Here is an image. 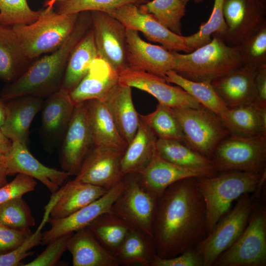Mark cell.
I'll return each instance as SVG.
<instances>
[{
	"instance_id": "obj_29",
	"label": "cell",
	"mask_w": 266,
	"mask_h": 266,
	"mask_svg": "<svg viewBox=\"0 0 266 266\" xmlns=\"http://www.w3.org/2000/svg\"><path fill=\"white\" fill-rule=\"evenodd\" d=\"M103 100L121 135L128 144L135 135L140 121L133 103L131 87L119 84Z\"/></svg>"
},
{
	"instance_id": "obj_47",
	"label": "cell",
	"mask_w": 266,
	"mask_h": 266,
	"mask_svg": "<svg viewBox=\"0 0 266 266\" xmlns=\"http://www.w3.org/2000/svg\"><path fill=\"white\" fill-rule=\"evenodd\" d=\"M150 266H203V262L201 255L194 247L170 258H162L156 255Z\"/></svg>"
},
{
	"instance_id": "obj_7",
	"label": "cell",
	"mask_w": 266,
	"mask_h": 266,
	"mask_svg": "<svg viewBox=\"0 0 266 266\" xmlns=\"http://www.w3.org/2000/svg\"><path fill=\"white\" fill-rule=\"evenodd\" d=\"M124 188L113 203L112 212L132 228L153 237V227L159 197L140 181L138 174L123 178Z\"/></svg>"
},
{
	"instance_id": "obj_20",
	"label": "cell",
	"mask_w": 266,
	"mask_h": 266,
	"mask_svg": "<svg viewBox=\"0 0 266 266\" xmlns=\"http://www.w3.org/2000/svg\"><path fill=\"white\" fill-rule=\"evenodd\" d=\"M213 166L191 168L180 166L162 158L156 151L148 165L137 173L141 183L159 197L172 184L189 177L212 176L217 174Z\"/></svg>"
},
{
	"instance_id": "obj_49",
	"label": "cell",
	"mask_w": 266,
	"mask_h": 266,
	"mask_svg": "<svg viewBox=\"0 0 266 266\" xmlns=\"http://www.w3.org/2000/svg\"><path fill=\"white\" fill-rule=\"evenodd\" d=\"M254 102L266 106V65L258 68L254 78Z\"/></svg>"
},
{
	"instance_id": "obj_46",
	"label": "cell",
	"mask_w": 266,
	"mask_h": 266,
	"mask_svg": "<svg viewBox=\"0 0 266 266\" xmlns=\"http://www.w3.org/2000/svg\"><path fill=\"white\" fill-rule=\"evenodd\" d=\"M36 182L28 175L18 173L10 183L0 188V204L34 190Z\"/></svg>"
},
{
	"instance_id": "obj_41",
	"label": "cell",
	"mask_w": 266,
	"mask_h": 266,
	"mask_svg": "<svg viewBox=\"0 0 266 266\" xmlns=\"http://www.w3.org/2000/svg\"><path fill=\"white\" fill-rule=\"evenodd\" d=\"M149 0H64L59 1L56 12L72 14L98 11L110 13L116 8L129 3L142 4Z\"/></svg>"
},
{
	"instance_id": "obj_2",
	"label": "cell",
	"mask_w": 266,
	"mask_h": 266,
	"mask_svg": "<svg viewBox=\"0 0 266 266\" xmlns=\"http://www.w3.org/2000/svg\"><path fill=\"white\" fill-rule=\"evenodd\" d=\"M91 27L90 12L79 13L73 31L64 43L49 54L38 58L21 76L5 86L0 98L4 101L24 95L43 98L59 90L71 52Z\"/></svg>"
},
{
	"instance_id": "obj_11",
	"label": "cell",
	"mask_w": 266,
	"mask_h": 266,
	"mask_svg": "<svg viewBox=\"0 0 266 266\" xmlns=\"http://www.w3.org/2000/svg\"><path fill=\"white\" fill-rule=\"evenodd\" d=\"M90 14L98 57L119 74L129 67L126 27L107 13Z\"/></svg>"
},
{
	"instance_id": "obj_50",
	"label": "cell",
	"mask_w": 266,
	"mask_h": 266,
	"mask_svg": "<svg viewBox=\"0 0 266 266\" xmlns=\"http://www.w3.org/2000/svg\"><path fill=\"white\" fill-rule=\"evenodd\" d=\"M8 169L5 155L0 153V188L8 183Z\"/></svg>"
},
{
	"instance_id": "obj_39",
	"label": "cell",
	"mask_w": 266,
	"mask_h": 266,
	"mask_svg": "<svg viewBox=\"0 0 266 266\" xmlns=\"http://www.w3.org/2000/svg\"><path fill=\"white\" fill-rule=\"evenodd\" d=\"M0 225L17 230L29 229L35 225L31 210L22 196L0 204Z\"/></svg>"
},
{
	"instance_id": "obj_37",
	"label": "cell",
	"mask_w": 266,
	"mask_h": 266,
	"mask_svg": "<svg viewBox=\"0 0 266 266\" xmlns=\"http://www.w3.org/2000/svg\"><path fill=\"white\" fill-rule=\"evenodd\" d=\"M138 6L173 33L182 35L181 20L186 13V5L181 0H153Z\"/></svg>"
},
{
	"instance_id": "obj_40",
	"label": "cell",
	"mask_w": 266,
	"mask_h": 266,
	"mask_svg": "<svg viewBox=\"0 0 266 266\" xmlns=\"http://www.w3.org/2000/svg\"><path fill=\"white\" fill-rule=\"evenodd\" d=\"M224 0H214L211 15L205 23H202L199 30L195 33L185 36L187 45L194 50L200 47L211 40L214 33L225 34L227 27L223 17V3Z\"/></svg>"
},
{
	"instance_id": "obj_35",
	"label": "cell",
	"mask_w": 266,
	"mask_h": 266,
	"mask_svg": "<svg viewBox=\"0 0 266 266\" xmlns=\"http://www.w3.org/2000/svg\"><path fill=\"white\" fill-rule=\"evenodd\" d=\"M164 79L168 83H173L180 87L202 106L218 116L228 108L209 82L191 81L174 70L167 72Z\"/></svg>"
},
{
	"instance_id": "obj_45",
	"label": "cell",
	"mask_w": 266,
	"mask_h": 266,
	"mask_svg": "<svg viewBox=\"0 0 266 266\" xmlns=\"http://www.w3.org/2000/svg\"><path fill=\"white\" fill-rule=\"evenodd\" d=\"M73 233L61 235L50 241L44 250L36 258L24 266H52L59 261L67 250L69 239Z\"/></svg>"
},
{
	"instance_id": "obj_25",
	"label": "cell",
	"mask_w": 266,
	"mask_h": 266,
	"mask_svg": "<svg viewBox=\"0 0 266 266\" xmlns=\"http://www.w3.org/2000/svg\"><path fill=\"white\" fill-rule=\"evenodd\" d=\"M108 190L73 179L66 182L55 194V201L49 218L66 217L96 200Z\"/></svg>"
},
{
	"instance_id": "obj_34",
	"label": "cell",
	"mask_w": 266,
	"mask_h": 266,
	"mask_svg": "<svg viewBox=\"0 0 266 266\" xmlns=\"http://www.w3.org/2000/svg\"><path fill=\"white\" fill-rule=\"evenodd\" d=\"M87 227L101 244L114 255L132 228L112 212L99 216Z\"/></svg>"
},
{
	"instance_id": "obj_19",
	"label": "cell",
	"mask_w": 266,
	"mask_h": 266,
	"mask_svg": "<svg viewBox=\"0 0 266 266\" xmlns=\"http://www.w3.org/2000/svg\"><path fill=\"white\" fill-rule=\"evenodd\" d=\"M8 175L23 174L37 179L52 194L56 193L66 182L70 174L62 170L41 164L29 151L27 145L13 141L4 154Z\"/></svg>"
},
{
	"instance_id": "obj_54",
	"label": "cell",
	"mask_w": 266,
	"mask_h": 266,
	"mask_svg": "<svg viewBox=\"0 0 266 266\" xmlns=\"http://www.w3.org/2000/svg\"><path fill=\"white\" fill-rule=\"evenodd\" d=\"M182 3L184 5H186V4L191 1H193L195 3H199L203 2L204 0H181Z\"/></svg>"
},
{
	"instance_id": "obj_26",
	"label": "cell",
	"mask_w": 266,
	"mask_h": 266,
	"mask_svg": "<svg viewBox=\"0 0 266 266\" xmlns=\"http://www.w3.org/2000/svg\"><path fill=\"white\" fill-rule=\"evenodd\" d=\"M85 102L94 146L111 148L124 152L128 144L118 131L105 101L91 100Z\"/></svg>"
},
{
	"instance_id": "obj_6",
	"label": "cell",
	"mask_w": 266,
	"mask_h": 266,
	"mask_svg": "<svg viewBox=\"0 0 266 266\" xmlns=\"http://www.w3.org/2000/svg\"><path fill=\"white\" fill-rule=\"evenodd\" d=\"M217 171L266 172V135L230 134L216 148L211 158Z\"/></svg>"
},
{
	"instance_id": "obj_13",
	"label": "cell",
	"mask_w": 266,
	"mask_h": 266,
	"mask_svg": "<svg viewBox=\"0 0 266 266\" xmlns=\"http://www.w3.org/2000/svg\"><path fill=\"white\" fill-rule=\"evenodd\" d=\"M109 14L127 28L141 32L148 40L158 42L169 51L190 53L194 50L187 45L185 36L170 31L152 14L141 11L138 4H125Z\"/></svg>"
},
{
	"instance_id": "obj_36",
	"label": "cell",
	"mask_w": 266,
	"mask_h": 266,
	"mask_svg": "<svg viewBox=\"0 0 266 266\" xmlns=\"http://www.w3.org/2000/svg\"><path fill=\"white\" fill-rule=\"evenodd\" d=\"M156 149L162 158L180 166L203 168L213 166L211 160L180 140L158 138Z\"/></svg>"
},
{
	"instance_id": "obj_48",
	"label": "cell",
	"mask_w": 266,
	"mask_h": 266,
	"mask_svg": "<svg viewBox=\"0 0 266 266\" xmlns=\"http://www.w3.org/2000/svg\"><path fill=\"white\" fill-rule=\"evenodd\" d=\"M32 233L30 228L17 230L0 225V254L17 248Z\"/></svg>"
},
{
	"instance_id": "obj_5",
	"label": "cell",
	"mask_w": 266,
	"mask_h": 266,
	"mask_svg": "<svg viewBox=\"0 0 266 266\" xmlns=\"http://www.w3.org/2000/svg\"><path fill=\"white\" fill-rule=\"evenodd\" d=\"M79 13L60 14L43 9L40 17L30 24L12 26L28 58L34 60L58 49L73 31Z\"/></svg>"
},
{
	"instance_id": "obj_31",
	"label": "cell",
	"mask_w": 266,
	"mask_h": 266,
	"mask_svg": "<svg viewBox=\"0 0 266 266\" xmlns=\"http://www.w3.org/2000/svg\"><path fill=\"white\" fill-rule=\"evenodd\" d=\"M157 139L140 118L137 132L128 144L121 159V168L124 176L130 173H139L146 167L156 151Z\"/></svg>"
},
{
	"instance_id": "obj_12",
	"label": "cell",
	"mask_w": 266,
	"mask_h": 266,
	"mask_svg": "<svg viewBox=\"0 0 266 266\" xmlns=\"http://www.w3.org/2000/svg\"><path fill=\"white\" fill-rule=\"evenodd\" d=\"M266 0H224V41L231 46L239 45L266 23Z\"/></svg>"
},
{
	"instance_id": "obj_17",
	"label": "cell",
	"mask_w": 266,
	"mask_h": 266,
	"mask_svg": "<svg viewBox=\"0 0 266 266\" xmlns=\"http://www.w3.org/2000/svg\"><path fill=\"white\" fill-rule=\"evenodd\" d=\"M124 186L123 179L101 197L70 215L60 219L49 218L51 227L42 233L41 244H47L57 237L87 227L99 216L112 212V205Z\"/></svg>"
},
{
	"instance_id": "obj_23",
	"label": "cell",
	"mask_w": 266,
	"mask_h": 266,
	"mask_svg": "<svg viewBox=\"0 0 266 266\" xmlns=\"http://www.w3.org/2000/svg\"><path fill=\"white\" fill-rule=\"evenodd\" d=\"M256 70L253 67L242 65L210 83L228 108L251 103L254 102Z\"/></svg>"
},
{
	"instance_id": "obj_43",
	"label": "cell",
	"mask_w": 266,
	"mask_h": 266,
	"mask_svg": "<svg viewBox=\"0 0 266 266\" xmlns=\"http://www.w3.org/2000/svg\"><path fill=\"white\" fill-rule=\"evenodd\" d=\"M237 46L243 65L256 69L266 65V23Z\"/></svg>"
},
{
	"instance_id": "obj_8",
	"label": "cell",
	"mask_w": 266,
	"mask_h": 266,
	"mask_svg": "<svg viewBox=\"0 0 266 266\" xmlns=\"http://www.w3.org/2000/svg\"><path fill=\"white\" fill-rule=\"evenodd\" d=\"M171 110L180 125L185 142L211 160L218 145L230 135L220 117L204 107L171 108Z\"/></svg>"
},
{
	"instance_id": "obj_42",
	"label": "cell",
	"mask_w": 266,
	"mask_h": 266,
	"mask_svg": "<svg viewBox=\"0 0 266 266\" xmlns=\"http://www.w3.org/2000/svg\"><path fill=\"white\" fill-rule=\"evenodd\" d=\"M42 12L43 9H32L27 0H0V25L30 24L37 20Z\"/></svg>"
},
{
	"instance_id": "obj_3",
	"label": "cell",
	"mask_w": 266,
	"mask_h": 266,
	"mask_svg": "<svg viewBox=\"0 0 266 266\" xmlns=\"http://www.w3.org/2000/svg\"><path fill=\"white\" fill-rule=\"evenodd\" d=\"M196 178L205 205L208 234L229 210L234 200L260 189L266 178V172L258 174L229 171L212 176Z\"/></svg>"
},
{
	"instance_id": "obj_38",
	"label": "cell",
	"mask_w": 266,
	"mask_h": 266,
	"mask_svg": "<svg viewBox=\"0 0 266 266\" xmlns=\"http://www.w3.org/2000/svg\"><path fill=\"white\" fill-rule=\"evenodd\" d=\"M139 117L157 138L177 139L185 142L180 125L170 107L158 103L153 112L145 115L139 114Z\"/></svg>"
},
{
	"instance_id": "obj_14",
	"label": "cell",
	"mask_w": 266,
	"mask_h": 266,
	"mask_svg": "<svg viewBox=\"0 0 266 266\" xmlns=\"http://www.w3.org/2000/svg\"><path fill=\"white\" fill-rule=\"evenodd\" d=\"M119 84L145 91L170 108L203 107L180 87L170 85L164 78L145 71L128 67L119 74Z\"/></svg>"
},
{
	"instance_id": "obj_4",
	"label": "cell",
	"mask_w": 266,
	"mask_h": 266,
	"mask_svg": "<svg viewBox=\"0 0 266 266\" xmlns=\"http://www.w3.org/2000/svg\"><path fill=\"white\" fill-rule=\"evenodd\" d=\"M211 36L209 42L190 53L174 51V71L191 81L211 82L243 65L238 46L228 45L219 33Z\"/></svg>"
},
{
	"instance_id": "obj_18",
	"label": "cell",
	"mask_w": 266,
	"mask_h": 266,
	"mask_svg": "<svg viewBox=\"0 0 266 266\" xmlns=\"http://www.w3.org/2000/svg\"><path fill=\"white\" fill-rule=\"evenodd\" d=\"M129 67L145 71L164 78L174 70L176 62L174 51L143 40L138 32L126 28Z\"/></svg>"
},
{
	"instance_id": "obj_33",
	"label": "cell",
	"mask_w": 266,
	"mask_h": 266,
	"mask_svg": "<svg viewBox=\"0 0 266 266\" xmlns=\"http://www.w3.org/2000/svg\"><path fill=\"white\" fill-rule=\"evenodd\" d=\"M115 255L120 265L150 266L157 252L153 237L132 228Z\"/></svg>"
},
{
	"instance_id": "obj_27",
	"label": "cell",
	"mask_w": 266,
	"mask_h": 266,
	"mask_svg": "<svg viewBox=\"0 0 266 266\" xmlns=\"http://www.w3.org/2000/svg\"><path fill=\"white\" fill-rule=\"evenodd\" d=\"M73 266H119L115 255L97 239L91 231L85 227L74 232L67 245Z\"/></svg>"
},
{
	"instance_id": "obj_52",
	"label": "cell",
	"mask_w": 266,
	"mask_h": 266,
	"mask_svg": "<svg viewBox=\"0 0 266 266\" xmlns=\"http://www.w3.org/2000/svg\"><path fill=\"white\" fill-rule=\"evenodd\" d=\"M7 115L6 102L0 98V129L3 125Z\"/></svg>"
},
{
	"instance_id": "obj_44",
	"label": "cell",
	"mask_w": 266,
	"mask_h": 266,
	"mask_svg": "<svg viewBox=\"0 0 266 266\" xmlns=\"http://www.w3.org/2000/svg\"><path fill=\"white\" fill-rule=\"evenodd\" d=\"M53 203L49 201L45 207V212L42 221L36 230L17 248L6 253L0 254V266H20L25 258L33 255L31 249L41 243V230L48 222Z\"/></svg>"
},
{
	"instance_id": "obj_22",
	"label": "cell",
	"mask_w": 266,
	"mask_h": 266,
	"mask_svg": "<svg viewBox=\"0 0 266 266\" xmlns=\"http://www.w3.org/2000/svg\"><path fill=\"white\" fill-rule=\"evenodd\" d=\"M118 84L119 74L98 57L69 94L75 106L91 100H103Z\"/></svg>"
},
{
	"instance_id": "obj_30",
	"label": "cell",
	"mask_w": 266,
	"mask_h": 266,
	"mask_svg": "<svg viewBox=\"0 0 266 266\" xmlns=\"http://www.w3.org/2000/svg\"><path fill=\"white\" fill-rule=\"evenodd\" d=\"M33 61L24 53L12 27L0 24V79L7 83L15 81Z\"/></svg>"
},
{
	"instance_id": "obj_15",
	"label": "cell",
	"mask_w": 266,
	"mask_h": 266,
	"mask_svg": "<svg viewBox=\"0 0 266 266\" xmlns=\"http://www.w3.org/2000/svg\"><path fill=\"white\" fill-rule=\"evenodd\" d=\"M63 139L61 166L63 170L75 176L94 147L85 102L75 106Z\"/></svg>"
},
{
	"instance_id": "obj_51",
	"label": "cell",
	"mask_w": 266,
	"mask_h": 266,
	"mask_svg": "<svg viewBox=\"0 0 266 266\" xmlns=\"http://www.w3.org/2000/svg\"><path fill=\"white\" fill-rule=\"evenodd\" d=\"M12 142L0 129V153L5 154L10 149Z\"/></svg>"
},
{
	"instance_id": "obj_24",
	"label": "cell",
	"mask_w": 266,
	"mask_h": 266,
	"mask_svg": "<svg viewBox=\"0 0 266 266\" xmlns=\"http://www.w3.org/2000/svg\"><path fill=\"white\" fill-rule=\"evenodd\" d=\"M75 105L69 93L60 89L47 97L42 108L41 130L51 143L63 138Z\"/></svg>"
},
{
	"instance_id": "obj_21",
	"label": "cell",
	"mask_w": 266,
	"mask_h": 266,
	"mask_svg": "<svg viewBox=\"0 0 266 266\" xmlns=\"http://www.w3.org/2000/svg\"><path fill=\"white\" fill-rule=\"evenodd\" d=\"M7 115L0 129L12 142L27 145L30 128L36 114L42 109L43 98L24 95L6 100Z\"/></svg>"
},
{
	"instance_id": "obj_1",
	"label": "cell",
	"mask_w": 266,
	"mask_h": 266,
	"mask_svg": "<svg viewBox=\"0 0 266 266\" xmlns=\"http://www.w3.org/2000/svg\"><path fill=\"white\" fill-rule=\"evenodd\" d=\"M196 178L172 184L158 198L153 239L160 258L176 256L207 235L205 205Z\"/></svg>"
},
{
	"instance_id": "obj_53",
	"label": "cell",
	"mask_w": 266,
	"mask_h": 266,
	"mask_svg": "<svg viewBox=\"0 0 266 266\" xmlns=\"http://www.w3.org/2000/svg\"><path fill=\"white\" fill-rule=\"evenodd\" d=\"M64 0H47L44 2L45 9L46 11H50L54 9L53 6L57 1H61Z\"/></svg>"
},
{
	"instance_id": "obj_32",
	"label": "cell",
	"mask_w": 266,
	"mask_h": 266,
	"mask_svg": "<svg viewBox=\"0 0 266 266\" xmlns=\"http://www.w3.org/2000/svg\"><path fill=\"white\" fill-rule=\"evenodd\" d=\"M97 58L98 51L91 27L71 52L60 89L69 93L86 75Z\"/></svg>"
},
{
	"instance_id": "obj_10",
	"label": "cell",
	"mask_w": 266,
	"mask_h": 266,
	"mask_svg": "<svg viewBox=\"0 0 266 266\" xmlns=\"http://www.w3.org/2000/svg\"><path fill=\"white\" fill-rule=\"evenodd\" d=\"M266 265V211L254 208L248 224L239 237L215 261L214 266Z\"/></svg>"
},
{
	"instance_id": "obj_9",
	"label": "cell",
	"mask_w": 266,
	"mask_h": 266,
	"mask_svg": "<svg viewBox=\"0 0 266 266\" xmlns=\"http://www.w3.org/2000/svg\"><path fill=\"white\" fill-rule=\"evenodd\" d=\"M249 194L241 196L234 206L216 223L196 248L201 255L203 266H212L223 252L239 237L247 226L256 206Z\"/></svg>"
},
{
	"instance_id": "obj_16",
	"label": "cell",
	"mask_w": 266,
	"mask_h": 266,
	"mask_svg": "<svg viewBox=\"0 0 266 266\" xmlns=\"http://www.w3.org/2000/svg\"><path fill=\"white\" fill-rule=\"evenodd\" d=\"M123 153L113 148L94 146L74 179L109 190L124 178L121 168Z\"/></svg>"
},
{
	"instance_id": "obj_28",
	"label": "cell",
	"mask_w": 266,
	"mask_h": 266,
	"mask_svg": "<svg viewBox=\"0 0 266 266\" xmlns=\"http://www.w3.org/2000/svg\"><path fill=\"white\" fill-rule=\"evenodd\" d=\"M219 117L231 135H266V106L252 102L228 108Z\"/></svg>"
}]
</instances>
